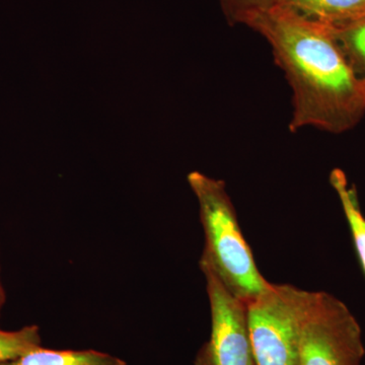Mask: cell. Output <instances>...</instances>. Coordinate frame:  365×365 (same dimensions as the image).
Returning <instances> with one entry per match:
<instances>
[{
  "label": "cell",
  "instance_id": "6da1fadb",
  "mask_svg": "<svg viewBox=\"0 0 365 365\" xmlns=\"http://www.w3.org/2000/svg\"><path fill=\"white\" fill-rule=\"evenodd\" d=\"M244 25L271 46L292 90L289 130L314 127L340 133L365 113V81L357 76L329 26L274 6Z\"/></svg>",
  "mask_w": 365,
  "mask_h": 365
},
{
  "label": "cell",
  "instance_id": "7a4b0ae2",
  "mask_svg": "<svg viewBox=\"0 0 365 365\" xmlns=\"http://www.w3.org/2000/svg\"><path fill=\"white\" fill-rule=\"evenodd\" d=\"M187 181L198 200L205 239L201 270L212 274L227 292L247 304L265 292L271 283L257 267L225 182L197 170L190 173Z\"/></svg>",
  "mask_w": 365,
  "mask_h": 365
},
{
  "label": "cell",
  "instance_id": "3957f363",
  "mask_svg": "<svg viewBox=\"0 0 365 365\" xmlns=\"http://www.w3.org/2000/svg\"><path fill=\"white\" fill-rule=\"evenodd\" d=\"M311 292L272 284L246 304L256 365H299L302 319Z\"/></svg>",
  "mask_w": 365,
  "mask_h": 365
},
{
  "label": "cell",
  "instance_id": "277c9868",
  "mask_svg": "<svg viewBox=\"0 0 365 365\" xmlns=\"http://www.w3.org/2000/svg\"><path fill=\"white\" fill-rule=\"evenodd\" d=\"M361 328L344 302L328 292H311L302 319L299 365H361Z\"/></svg>",
  "mask_w": 365,
  "mask_h": 365
},
{
  "label": "cell",
  "instance_id": "5b68a950",
  "mask_svg": "<svg viewBox=\"0 0 365 365\" xmlns=\"http://www.w3.org/2000/svg\"><path fill=\"white\" fill-rule=\"evenodd\" d=\"M203 273L210 304L211 333L197 354L195 365H256L246 304L227 292L212 274Z\"/></svg>",
  "mask_w": 365,
  "mask_h": 365
},
{
  "label": "cell",
  "instance_id": "8992f818",
  "mask_svg": "<svg viewBox=\"0 0 365 365\" xmlns=\"http://www.w3.org/2000/svg\"><path fill=\"white\" fill-rule=\"evenodd\" d=\"M275 6L331 28L365 18V0H276Z\"/></svg>",
  "mask_w": 365,
  "mask_h": 365
},
{
  "label": "cell",
  "instance_id": "52a82bcc",
  "mask_svg": "<svg viewBox=\"0 0 365 365\" xmlns=\"http://www.w3.org/2000/svg\"><path fill=\"white\" fill-rule=\"evenodd\" d=\"M0 365H127L123 359L97 350H54L42 346Z\"/></svg>",
  "mask_w": 365,
  "mask_h": 365
},
{
  "label": "cell",
  "instance_id": "ba28073f",
  "mask_svg": "<svg viewBox=\"0 0 365 365\" xmlns=\"http://www.w3.org/2000/svg\"><path fill=\"white\" fill-rule=\"evenodd\" d=\"M330 182L342 204L352 232L355 248L365 273V217L360 209L356 189L354 186H350L345 173L340 169H334L331 172Z\"/></svg>",
  "mask_w": 365,
  "mask_h": 365
},
{
  "label": "cell",
  "instance_id": "9c48e42d",
  "mask_svg": "<svg viewBox=\"0 0 365 365\" xmlns=\"http://www.w3.org/2000/svg\"><path fill=\"white\" fill-rule=\"evenodd\" d=\"M345 56L360 78L365 81V18L339 26H329Z\"/></svg>",
  "mask_w": 365,
  "mask_h": 365
},
{
  "label": "cell",
  "instance_id": "30bf717a",
  "mask_svg": "<svg viewBox=\"0 0 365 365\" xmlns=\"http://www.w3.org/2000/svg\"><path fill=\"white\" fill-rule=\"evenodd\" d=\"M41 343L42 338L38 326H26L16 331L0 329V362L16 359L39 347Z\"/></svg>",
  "mask_w": 365,
  "mask_h": 365
},
{
  "label": "cell",
  "instance_id": "8fae6325",
  "mask_svg": "<svg viewBox=\"0 0 365 365\" xmlns=\"http://www.w3.org/2000/svg\"><path fill=\"white\" fill-rule=\"evenodd\" d=\"M220 4L230 24H242L252 14L275 6L276 0H220Z\"/></svg>",
  "mask_w": 365,
  "mask_h": 365
},
{
  "label": "cell",
  "instance_id": "7c38bea8",
  "mask_svg": "<svg viewBox=\"0 0 365 365\" xmlns=\"http://www.w3.org/2000/svg\"><path fill=\"white\" fill-rule=\"evenodd\" d=\"M6 302V290H4V285H2L1 277H0V316H1V311L4 309V304Z\"/></svg>",
  "mask_w": 365,
  "mask_h": 365
}]
</instances>
